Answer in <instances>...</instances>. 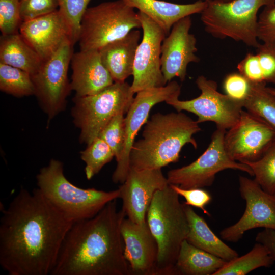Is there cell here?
Returning a JSON list of instances; mask_svg holds the SVG:
<instances>
[{
  "label": "cell",
  "mask_w": 275,
  "mask_h": 275,
  "mask_svg": "<svg viewBox=\"0 0 275 275\" xmlns=\"http://www.w3.org/2000/svg\"><path fill=\"white\" fill-rule=\"evenodd\" d=\"M72 224L38 188H21L2 210V268L9 275L50 274Z\"/></svg>",
  "instance_id": "6da1fadb"
},
{
  "label": "cell",
  "mask_w": 275,
  "mask_h": 275,
  "mask_svg": "<svg viewBox=\"0 0 275 275\" xmlns=\"http://www.w3.org/2000/svg\"><path fill=\"white\" fill-rule=\"evenodd\" d=\"M125 216L115 200L94 217L73 223L50 274H130L121 232Z\"/></svg>",
  "instance_id": "7a4b0ae2"
},
{
  "label": "cell",
  "mask_w": 275,
  "mask_h": 275,
  "mask_svg": "<svg viewBox=\"0 0 275 275\" xmlns=\"http://www.w3.org/2000/svg\"><path fill=\"white\" fill-rule=\"evenodd\" d=\"M199 124L181 112L154 114L144 124L142 138L134 143L130 169H161L177 162L186 144L197 149L194 135L201 130Z\"/></svg>",
  "instance_id": "3957f363"
},
{
  "label": "cell",
  "mask_w": 275,
  "mask_h": 275,
  "mask_svg": "<svg viewBox=\"0 0 275 275\" xmlns=\"http://www.w3.org/2000/svg\"><path fill=\"white\" fill-rule=\"evenodd\" d=\"M146 220L158 246L154 275H177L175 265L189 226L184 205L170 184L155 193Z\"/></svg>",
  "instance_id": "277c9868"
},
{
  "label": "cell",
  "mask_w": 275,
  "mask_h": 275,
  "mask_svg": "<svg viewBox=\"0 0 275 275\" xmlns=\"http://www.w3.org/2000/svg\"><path fill=\"white\" fill-rule=\"evenodd\" d=\"M36 179L43 196L73 223L94 217L120 197L119 188L106 191L74 185L65 177L63 163L54 159L41 169Z\"/></svg>",
  "instance_id": "5b68a950"
},
{
  "label": "cell",
  "mask_w": 275,
  "mask_h": 275,
  "mask_svg": "<svg viewBox=\"0 0 275 275\" xmlns=\"http://www.w3.org/2000/svg\"><path fill=\"white\" fill-rule=\"evenodd\" d=\"M207 1L201 14L205 31L214 37L229 38L257 47V14L262 7L275 4V0Z\"/></svg>",
  "instance_id": "8992f818"
},
{
  "label": "cell",
  "mask_w": 275,
  "mask_h": 275,
  "mask_svg": "<svg viewBox=\"0 0 275 275\" xmlns=\"http://www.w3.org/2000/svg\"><path fill=\"white\" fill-rule=\"evenodd\" d=\"M134 94L131 85L124 81L114 82L95 94L75 96L71 115L80 130V142L89 145L114 116L126 114Z\"/></svg>",
  "instance_id": "52a82bcc"
},
{
  "label": "cell",
  "mask_w": 275,
  "mask_h": 275,
  "mask_svg": "<svg viewBox=\"0 0 275 275\" xmlns=\"http://www.w3.org/2000/svg\"><path fill=\"white\" fill-rule=\"evenodd\" d=\"M141 28L138 12L122 0L88 8L80 23V50H99L132 30Z\"/></svg>",
  "instance_id": "ba28073f"
},
{
  "label": "cell",
  "mask_w": 275,
  "mask_h": 275,
  "mask_svg": "<svg viewBox=\"0 0 275 275\" xmlns=\"http://www.w3.org/2000/svg\"><path fill=\"white\" fill-rule=\"evenodd\" d=\"M73 46L70 40L65 41L58 50L42 61L37 72L31 75L34 95L49 121L63 111L71 90L68 71Z\"/></svg>",
  "instance_id": "9c48e42d"
},
{
  "label": "cell",
  "mask_w": 275,
  "mask_h": 275,
  "mask_svg": "<svg viewBox=\"0 0 275 275\" xmlns=\"http://www.w3.org/2000/svg\"><path fill=\"white\" fill-rule=\"evenodd\" d=\"M226 130L217 128L212 133L207 148L195 161L181 168L170 170L167 178L169 184L190 189L211 186L218 172L226 169L238 170L254 176L246 164L232 159L224 145Z\"/></svg>",
  "instance_id": "30bf717a"
},
{
  "label": "cell",
  "mask_w": 275,
  "mask_h": 275,
  "mask_svg": "<svg viewBox=\"0 0 275 275\" xmlns=\"http://www.w3.org/2000/svg\"><path fill=\"white\" fill-rule=\"evenodd\" d=\"M196 83L201 91L199 96L188 100L176 98L167 101V104L177 112L185 111L196 115L198 123L213 122L217 128L224 130L233 126L240 118L243 102L219 93L217 83L203 75L199 76Z\"/></svg>",
  "instance_id": "8fae6325"
},
{
  "label": "cell",
  "mask_w": 275,
  "mask_h": 275,
  "mask_svg": "<svg viewBox=\"0 0 275 275\" xmlns=\"http://www.w3.org/2000/svg\"><path fill=\"white\" fill-rule=\"evenodd\" d=\"M180 92V86L177 81L172 80L163 86L136 93L125 117V142L112 174V180L114 183L122 184L125 181L130 170L129 157L135 137L148 120L152 108L159 103L179 98Z\"/></svg>",
  "instance_id": "7c38bea8"
},
{
  "label": "cell",
  "mask_w": 275,
  "mask_h": 275,
  "mask_svg": "<svg viewBox=\"0 0 275 275\" xmlns=\"http://www.w3.org/2000/svg\"><path fill=\"white\" fill-rule=\"evenodd\" d=\"M274 140V126L243 109L238 121L226 132L224 145L232 159L245 163L260 159Z\"/></svg>",
  "instance_id": "4fadbf2b"
},
{
  "label": "cell",
  "mask_w": 275,
  "mask_h": 275,
  "mask_svg": "<svg viewBox=\"0 0 275 275\" xmlns=\"http://www.w3.org/2000/svg\"><path fill=\"white\" fill-rule=\"evenodd\" d=\"M138 15L143 31L141 41L136 48L133 67L132 92L166 85L161 69V47L167 36L162 29L145 14Z\"/></svg>",
  "instance_id": "5bb4252c"
},
{
  "label": "cell",
  "mask_w": 275,
  "mask_h": 275,
  "mask_svg": "<svg viewBox=\"0 0 275 275\" xmlns=\"http://www.w3.org/2000/svg\"><path fill=\"white\" fill-rule=\"evenodd\" d=\"M239 190L246 207L237 222L221 231L222 238L228 242H237L251 229H275V195L264 191L254 179L242 176Z\"/></svg>",
  "instance_id": "9a60e30c"
},
{
  "label": "cell",
  "mask_w": 275,
  "mask_h": 275,
  "mask_svg": "<svg viewBox=\"0 0 275 275\" xmlns=\"http://www.w3.org/2000/svg\"><path fill=\"white\" fill-rule=\"evenodd\" d=\"M161 169L135 170L130 169L125 181L119 187L122 209L127 218L143 225L155 193L169 185Z\"/></svg>",
  "instance_id": "2e32d148"
},
{
  "label": "cell",
  "mask_w": 275,
  "mask_h": 275,
  "mask_svg": "<svg viewBox=\"0 0 275 275\" xmlns=\"http://www.w3.org/2000/svg\"><path fill=\"white\" fill-rule=\"evenodd\" d=\"M191 19L187 16L178 21L164 38L161 47V69L167 83L178 77L183 81L188 64L198 62L197 39L190 33Z\"/></svg>",
  "instance_id": "e0dca14e"
},
{
  "label": "cell",
  "mask_w": 275,
  "mask_h": 275,
  "mask_svg": "<svg viewBox=\"0 0 275 275\" xmlns=\"http://www.w3.org/2000/svg\"><path fill=\"white\" fill-rule=\"evenodd\" d=\"M121 232L125 244L124 254L129 263L130 274L154 275L158 246L147 222L140 225L124 218Z\"/></svg>",
  "instance_id": "ac0fdd59"
},
{
  "label": "cell",
  "mask_w": 275,
  "mask_h": 275,
  "mask_svg": "<svg viewBox=\"0 0 275 275\" xmlns=\"http://www.w3.org/2000/svg\"><path fill=\"white\" fill-rule=\"evenodd\" d=\"M19 32L42 61L51 56L67 40L71 41L68 26L58 10L23 21Z\"/></svg>",
  "instance_id": "d6986e66"
},
{
  "label": "cell",
  "mask_w": 275,
  "mask_h": 275,
  "mask_svg": "<svg viewBox=\"0 0 275 275\" xmlns=\"http://www.w3.org/2000/svg\"><path fill=\"white\" fill-rule=\"evenodd\" d=\"M70 86L76 96L95 94L114 81L103 65L98 50H80L73 53Z\"/></svg>",
  "instance_id": "ffe728a7"
},
{
  "label": "cell",
  "mask_w": 275,
  "mask_h": 275,
  "mask_svg": "<svg viewBox=\"0 0 275 275\" xmlns=\"http://www.w3.org/2000/svg\"><path fill=\"white\" fill-rule=\"evenodd\" d=\"M140 38V31L134 29L99 50L101 60L114 82H124L132 75L135 52Z\"/></svg>",
  "instance_id": "44dd1931"
},
{
  "label": "cell",
  "mask_w": 275,
  "mask_h": 275,
  "mask_svg": "<svg viewBox=\"0 0 275 275\" xmlns=\"http://www.w3.org/2000/svg\"><path fill=\"white\" fill-rule=\"evenodd\" d=\"M153 20L168 35L173 25L187 16L201 13L207 5L206 0L187 4H176L161 0H122Z\"/></svg>",
  "instance_id": "7402d4cb"
},
{
  "label": "cell",
  "mask_w": 275,
  "mask_h": 275,
  "mask_svg": "<svg viewBox=\"0 0 275 275\" xmlns=\"http://www.w3.org/2000/svg\"><path fill=\"white\" fill-rule=\"evenodd\" d=\"M183 205L189 226L186 240L189 243L226 261L238 256L235 250L214 233L204 218L198 215L190 206L184 203Z\"/></svg>",
  "instance_id": "603a6c76"
},
{
  "label": "cell",
  "mask_w": 275,
  "mask_h": 275,
  "mask_svg": "<svg viewBox=\"0 0 275 275\" xmlns=\"http://www.w3.org/2000/svg\"><path fill=\"white\" fill-rule=\"evenodd\" d=\"M0 62L29 72L35 73L42 60L19 33L1 35Z\"/></svg>",
  "instance_id": "cb8c5ba5"
},
{
  "label": "cell",
  "mask_w": 275,
  "mask_h": 275,
  "mask_svg": "<svg viewBox=\"0 0 275 275\" xmlns=\"http://www.w3.org/2000/svg\"><path fill=\"white\" fill-rule=\"evenodd\" d=\"M227 262L195 246L185 239L181 244L176 263V274L213 275Z\"/></svg>",
  "instance_id": "d4e9b609"
},
{
  "label": "cell",
  "mask_w": 275,
  "mask_h": 275,
  "mask_svg": "<svg viewBox=\"0 0 275 275\" xmlns=\"http://www.w3.org/2000/svg\"><path fill=\"white\" fill-rule=\"evenodd\" d=\"M273 262L266 248L257 242L250 252L227 261L213 275H245L258 268L269 267Z\"/></svg>",
  "instance_id": "484cf974"
},
{
  "label": "cell",
  "mask_w": 275,
  "mask_h": 275,
  "mask_svg": "<svg viewBox=\"0 0 275 275\" xmlns=\"http://www.w3.org/2000/svg\"><path fill=\"white\" fill-rule=\"evenodd\" d=\"M0 90L17 97L35 94L34 85L29 72L1 62Z\"/></svg>",
  "instance_id": "4316f807"
},
{
  "label": "cell",
  "mask_w": 275,
  "mask_h": 275,
  "mask_svg": "<svg viewBox=\"0 0 275 275\" xmlns=\"http://www.w3.org/2000/svg\"><path fill=\"white\" fill-rule=\"evenodd\" d=\"M266 85L252 83L250 93L243 101V108L275 127V97Z\"/></svg>",
  "instance_id": "83f0119b"
},
{
  "label": "cell",
  "mask_w": 275,
  "mask_h": 275,
  "mask_svg": "<svg viewBox=\"0 0 275 275\" xmlns=\"http://www.w3.org/2000/svg\"><path fill=\"white\" fill-rule=\"evenodd\" d=\"M114 157V153L108 145L99 136L95 139L80 152V158L86 164L87 179L92 178Z\"/></svg>",
  "instance_id": "f1b7e54d"
},
{
  "label": "cell",
  "mask_w": 275,
  "mask_h": 275,
  "mask_svg": "<svg viewBox=\"0 0 275 275\" xmlns=\"http://www.w3.org/2000/svg\"><path fill=\"white\" fill-rule=\"evenodd\" d=\"M245 163L251 168L254 180L261 188L275 195V140L260 159Z\"/></svg>",
  "instance_id": "f546056e"
},
{
  "label": "cell",
  "mask_w": 275,
  "mask_h": 275,
  "mask_svg": "<svg viewBox=\"0 0 275 275\" xmlns=\"http://www.w3.org/2000/svg\"><path fill=\"white\" fill-rule=\"evenodd\" d=\"M90 1L58 0V11L66 22L74 45L78 42L81 21Z\"/></svg>",
  "instance_id": "4dcf8cb0"
},
{
  "label": "cell",
  "mask_w": 275,
  "mask_h": 275,
  "mask_svg": "<svg viewBox=\"0 0 275 275\" xmlns=\"http://www.w3.org/2000/svg\"><path fill=\"white\" fill-rule=\"evenodd\" d=\"M124 114L119 113L114 116L98 136L110 147L116 161L120 157L125 145L126 133Z\"/></svg>",
  "instance_id": "1f68e13d"
},
{
  "label": "cell",
  "mask_w": 275,
  "mask_h": 275,
  "mask_svg": "<svg viewBox=\"0 0 275 275\" xmlns=\"http://www.w3.org/2000/svg\"><path fill=\"white\" fill-rule=\"evenodd\" d=\"M22 22L19 0H0V30L2 35L19 33Z\"/></svg>",
  "instance_id": "d6a6232c"
},
{
  "label": "cell",
  "mask_w": 275,
  "mask_h": 275,
  "mask_svg": "<svg viewBox=\"0 0 275 275\" xmlns=\"http://www.w3.org/2000/svg\"><path fill=\"white\" fill-rule=\"evenodd\" d=\"M256 35L263 44L275 47V4L264 7L259 15Z\"/></svg>",
  "instance_id": "836d02e7"
},
{
  "label": "cell",
  "mask_w": 275,
  "mask_h": 275,
  "mask_svg": "<svg viewBox=\"0 0 275 275\" xmlns=\"http://www.w3.org/2000/svg\"><path fill=\"white\" fill-rule=\"evenodd\" d=\"M22 22L58 10V0H19Z\"/></svg>",
  "instance_id": "e575fe53"
},
{
  "label": "cell",
  "mask_w": 275,
  "mask_h": 275,
  "mask_svg": "<svg viewBox=\"0 0 275 275\" xmlns=\"http://www.w3.org/2000/svg\"><path fill=\"white\" fill-rule=\"evenodd\" d=\"M252 83L239 72L227 75L223 81L225 94L238 101H243L248 96Z\"/></svg>",
  "instance_id": "d590c367"
},
{
  "label": "cell",
  "mask_w": 275,
  "mask_h": 275,
  "mask_svg": "<svg viewBox=\"0 0 275 275\" xmlns=\"http://www.w3.org/2000/svg\"><path fill=\"white\" fill-rule=\"evenodd\" d=\"M170 185L179 196L184 198L186 201L184 203L185 204L199 208L203 210L205 214L210 215L205 209V206L212 200V197L209 193L202 188L185 189L176 185Z\"/></svg>",
  "instance_id": "8d00e7d4"
},
{
  "label": "cell",
  "mask_w": 275,
  "mask_h": 275,
  "mask_svg": "<svg viewBox=\"0 0 275 275\" xmlns=\"http://www.w3.org/2000/svg\"><path fill=\"white\" fill-rule=\"evenodd\" d=\"M256 48L264 82L275 84V47L263 43Z\"/></svg>",
  "instance_id": "74e56055"
},
{
  "label": "cell",
  "mask_w": 275,
  "mask_h": 275,
  "mask_svg": "<svg viewBox=\"0 0 275 275\" xmlns=\"http://www.w3.org/2000/svg\"><path fill=\"white\" fill-rule=\"evenodd\" d=\"M238 72L253 84L265 83L258 56L248 53L238 64Z\"/></svg>",
  "instance_id": "f35d334b"
},
{
  "label": "cell",
  "mask_w": 275,
  "mask_h": 275,
  "mask_svg": "<svg viewBox=\"0 0 275 275\" xmlns=\"http://www.w3.org/2000/svg\"><path fill=\"white\" fill-rule=\"evenodd\" d=\"M257 242L264 245L270 256L275 261V229L265 228L259 232L255 238Z\"/></svg>",
  "instance_id": "ab89813d"
},
{
  "label": "cell",
  "mask_w": 275,
  "mask_h": 275,
  "mask_svg": "<svg viewBox=\"0 0 275 275\" xmlns=\"http://www.w3.org/2000/svg\"><path fill=\"white\" fill-rule=\"evenodd\" d=\"M268 91L275 97V88L267 87Z\"/></svg>",
  "instance_id": "60d3db41"
},
{
  "label": "cell",
  "mask_w": 275,
  "mask_h": 275,
  "mask_svg": "<svg viewBox=\"0 0 275 275\" xmlns=\"http://www.w3.org/2000/svg\"><path fill=\"white\" fill-rule=\"evenodd\" d=\"M209 1H219V2H229V1H230L231 0H209Z\"/></svg>",
  "instance_id": "b9f144b4"
}]
</instances>
